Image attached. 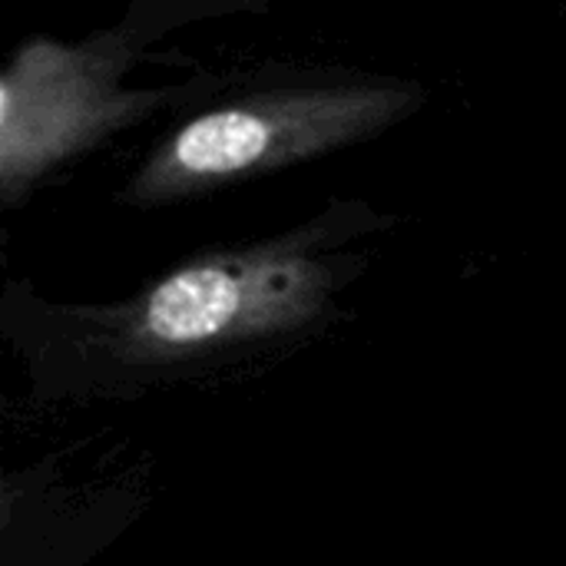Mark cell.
Here are the masks:
<instances>
[{"label":"cell","instance_id":"3957f363","mask_svg":"<svg viewBox=\"0 0 566 566\" xmlns=\"http://www.w3.org/2000/svg\"><path fill=\"white\" fill-rule=\"evenodd\" d=\"M126 53L113 40L23 43L0 76V186L20 199L43 172L83 153L153 106L119 90Z\"/></svg>","mask_w":566,"mask_h":566},{"label":"cell","instance_id":"7a4b0ae2","mask_svg":"<svg viewBox=\"0 0 566 566\" xmlns=\"http://www.w3.org/2000/svg\"><path fill=\"white\" fill-rule=\"evenodd\" d=\"M332 272L298 239L192 259L106 315L136 361H176L295 332L318 318Z\"/></svg>","mask_w":566,"mask_h":566},{"label":"cell","instance_id":"6da1fadb","mask_svg":"<svg viewBox=\"0 0 566 566\" xmlns=\"http://www.w3.org/2000/svg\"><path fill=\"white\" fill-rule=\"evenodd\" d=\"M411 83L272 90L206 109L169 133L126 186L136 206L189 199L378 136L418 109Z\"/></svg>","mask_w":566,"mask_h":566}]
</instances>
